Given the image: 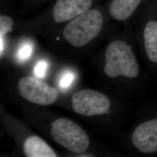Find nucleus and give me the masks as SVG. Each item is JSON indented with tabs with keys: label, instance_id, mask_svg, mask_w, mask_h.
<instances>
[{
	"label": "nucleus",
	"instance_id": "20e7f679",
	"mask_svg": "<svg viewBox=\"0 0 157 157\" xmlns=\"http://www.w3.org/2000/svg\"><path fill=\"white\" fill-rule=\"evenodd\" d=\"M75 112L85 117L102 115L109 113L111 102L106 95L90 89L75 92L72 97Z\"/></svg>",
	"mask_w": 157,
	"mask_h": 157
},
{
	"label": "nucleus",
	"instance_id": "f257e3e1",
	"mask_svg": "<svg viewBox=\"0 0 157 157\" xmlns=\"http://www.w3.org/2000/svg\"><path fill=\"white\" fill-rule=\"evenodd\" d=\"M103 22L101 12L89 10L67 23L63 30V37L75 47H83L100 34Z\"/></svg>",
	"mask_w": 157,
	"mask_h": 157
},
{
	"label": "nucleus",
	"instance_id": "ddd939ff",
	"mask_svg": "<svg viewBox=\"0 0 157 157\" xmlns=\"http://www.w3.org/2000/svg\"><path fill=\"white\" fill-rule=\"evenodd\" d=\"M47 64L45 61H41L38 62L34 67V73L38 78H43L45 75Z\"/></svg>",
	"mask_w": 157,
	"mask_h": 157
},
{
	"label": "nucleus",
	"instance_id": "7ed1b4c3",
	"mask_svg": "<svg viewBox=\"0 0 157 157\" xmlns=\"http://www.w3.org/2000/svg\"><path fill=\"white\" fill-rule=\"evenodd\" d=\"M51 134L57 143L75 153L83 152L90 145L86 132L76 123L67 118H59L54 121Z\"/></svg>",
	"mask_w": 157,
	"mask_h": 157
},
{
	"label": "nucleus",
	"instance_id": "6e6552de",
	"mask_svg": "<svg viewBox=\"0 0 157 157\" xmlns=\"http://www.w3.org/2000/svg\"><path fill=\"white\" fill-rule=\"evenodd\" d=\"M23 151L26 157H56V153L45 141L36 136H30L24 142Z\"/></svg>",
	"mask_w": 157,
	"mask_h": 157
},
{
	"label": "nucleus",
	"instance_id": "423d86ee",
	"mask_svg": "<svg viewBox=\"0 0 157 157\" xmlns=\"http://www.w3.org/2000/svg\"><path fill=\"white\" fill-rule=\"evenodd\" d=\"M132 141L136 148L143 153L157 151V119L140 124L133 133Z\"/></svg>",
	"mask_w": 157,
	"mask_h": 157
},
{
	"label": "nucleus",
	"instance_id": "f03ea898",
	"mask_svg": "<svg viewBox=\"0 0 157 157\" xmlns=\"http://www.w3.org/2000/svg\"><path fill=\"white\" fill-rule=\"evenodd\" d=\"M104 72L112 78L120 76L128 78L137 77L139 69L132 47L122 40L113 41L108 45Z\"/></svg>",
	"mask_w": 157,
	"mask_h": 157
},
{
	"label": "nucleus",
	"instance_id": "9d476101",
	"mask_svg": "<svg viewBox=\"0 0 157 157\" xmlns=\"http://www.w3.org/2000/svg\"><path fill=\"white\" fill-rule=\"evenodd\" d=\"M146 54L152 62H157V22L149 21L144 31Z\"/></svg>",
	"mask_w": 157,
	"mask_h": 157
},
{
	"label": "nucleus",
	"instance_id": "1a4fd4ad",
	"mask_svg": "<svg viewBox=\"0 0 157 157\" xmlns=\"http://www.w3.org/2000/svg\"><path fill=\"white\" fill-rule=\"evenodd\" d=\"M141 1V0H112L109 7V13L115 20H126L136 11Z\"/></svg>",
	"mask_w": 157,
	"mask_h": 157
},
{
	"label": "nucleus",
	"instance_id": "4468645a",
	"mask_svg": "<svg viewBox=\"0 0 157 157\" xmlns=\"http://www.w3.org/2000/svg\"><path fill=\"white\" fill-rule=\"evenodd\" d=\"M74 79V75L72 73H67L63 75V76L61 78L60 81V86L63 88L66 89L71 84H72Z\"/></svg>",
	"mask_w": 157,
	"mask_h": 157
},
{
	"label": "nucleus",
	"instance_id": "f8f14e48",
	"mask_svg": "<svg viewBox=\"0 0 157 157\" xmlns=\"http://www.w3.org/2000/svg\"><path fill=\"white\" fill-rule=\"evenodd\" d=\"M32 52V47L29 43H25L22 45L17 51V56L20 61H24L27 60L31 56Z\"/></svg>",
	"mask_w": 157,
	"mask_h": 157
},
{
	"label": "nucleus",
	"instance_id": "0eeeda50",
	"mask_svg": "<svg viewBox=\"0 0 157 157\" xmlns=\"http://www.w3.org/2000/svg\"><path fill=\"white\" fill-rule=\"evenodd\" d=\"M91 6L92 0H57L52 11L53 19L56 23L71 21L89 10Z\"/></svg>",
	"mask_w": 157,
	"mask_h": 157
},
{
	"label": "nucleus",
	"instance_id": "39448f33",
	"mask_svg": "<svg viewBox=\"0 0 157 157\" xmlns=\"http://www.w3.org/2000/svg\"><path fill=\"white\" fill-rule=\"evenodd\" d=\"M17 89L24 99L38 105H51L58 98V91L56 88L33 77L21 78Z\"/></svg>",
	"mask_w": 157,
	"mask_h": 157
},
{
	"label": "nucleus",
	"instance_id": "9b49d317",
	"mask_svg": "<svg viewBox=\"0 0 157 157\" xmlns=\"http://www.w3.org/2000/svg\"><path fill=\"white\" fill-rule=\"evenodd\" d=\"M13 21L10 17L5 15L0 16V52L1 56L4 49V38L7 34L11 32Z\"/></svg>",
	"mask_w": 157,
	"mask_h": 157
}]
</instances>
